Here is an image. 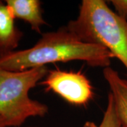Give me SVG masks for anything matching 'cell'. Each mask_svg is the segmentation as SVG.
Listing matches in <instances>:
<instances>
[{
	"label": "cell",
	"mask_w": 127,
	"mask_h": 127,
	"mask_svg": "<svg viewBox=\"0 0 127 127\" xmlns=\"http://www.w3.org/2000/svg\"><path fill=\"white\" fill-rule=\"evenodd\" d=\"M47 66L21 71H9L0 66V117L7 127H19L31 117H43L49 112L45 103L32 99L31 89L47 76Z\"/></svg>",
	"instance_id": "obj_3"
},
{
	"label": "cell",
	"mask_w": 127,
	"mask_h": 127,
	"mask_svg": "<svg viewBox=\"0 0 127 127\" xmlns=\"http://www.w3.org/2000/svg\"></svg>",
	"instance_id": "obj_12"
},
{
	"label": "cell",
	"mask_w": 127,
	"mask_h": 127,
	"mask_svg": "<svg viewBox=\"0 0 127 127\" xmlns=\"http://www.w3.org/2000/svg\"><path fill=\"white\" fill-rule=\"evenodd\" d=\"M47 92H53L69 104L86 106L94 97V88L83 73L65 71L59 68L50 70L39 83Z\"/></svg>",
	"instance_id": "obj_4"
},
{
	"label": "cell",
	"mask_w": 127,
	"mask_h": 127,
	"mask_svg": "<svg viewBox=\"0 0 127 127\" xmlns=\"http://www.w3.org/2000/svg\"><path fill=\"white\" fill-rule=\"evenodd\" d=\"M82 41L102 46L127 71V20L104 0H83L78 16L66 26Z\"/></svg>",
	"instance_id": "obj_2"
},
{
	"label": "cell",
	"mask_w": 127,
	"mask_h": 127,
	"mask_svg": "<svg viewBox=\"0 0 127 127\" xmlns=\"http://www.w3.org/2000/svg\"><path fill=\"white\" fill-rule=\"evenodd\" d=\"M15 18L6 5L0 6V58L16 51L23 32L15 25Z\"/></svg>",
	"instance_id": "obj_6"
},
{
	"label": "cell",
	"mask_w": 127,
	"mask_h": 127,
	"mask_svg": "<svg viewBox=\"0 0 127 127\" xmlns=\"http://www.w3.org/2000/svg\"><path fill=\"white\" fill-rule=\"evenodd\" d=\"M3 4H4V3H3L2 1H0V6H1V5H3Z\"/></svg>",
	"instance_id": "obj_11"
},
{
	"label": "cell",
	"mask_w": 127,
	"mask_h": 127,
	"mask_svg": "<svg viewBox=\"0 0 127 127\" xmlns=\"http://www.w3.org/2000/svg\"><path fill=\"white\" fill-rule=\"evenodd\" d=\"M102 74L110 88L119 119L123 127H127V80L110 66L103 68Z\"/></svg>",
	"instance_id": "obj_7"
},
{
	"label": "cell",
	"mask_w": 127,
	"mask_h": 127,
	"mask_svg": "<svg viewBox=\"0 0 127 127\" xmlns=\"http://www.w3.org/2000/svg\"><path fill=\"white\" fill-rule=\"evenodd\" d=\"M0 127H7L6 125L4 120L1 117H0Z\"/></svg>",
	"instance_id": "obj_10"
},
{
	"label": "cell",
	"mask_w": 127,
	"mask_h": 127,
	"mask_svg": "<svg viewBox=\"0 0 127 127\" xmlns=\"http://www.w3.org/2000/svg\"><path fill=\"white\" fill-rule=\"evenodd\" d=\"M110 2L115 12L122 18L127 20V0H112Z\"/></svg>",
	"instance_id": "obj_9"
},
{
	"label": "cell",
	"mask_w": 127,
	"mask_h": 127,
	"mask_svg": "<svg viewBox=\"0 0 127 127\" xmlns=\"http://www.w3.org/2000/svg\"><path fill=\"white\" fill-rule=\"evenodd\" d=\"M83 127H123L117 117L113 97L110 92L107 95V104L100 124L97 125L93 122L87 121Z\"/></svg>",
	"instance_id": "obj_8"
},
{
	"label": "cell",
	"mask_w": 127,
	"mask_h": 127,
	"mask_svg": "<svg viewBox=\"0 0 127 127\" xmlns=\"http://www.w3.org/2000/svg\"><path fill=\"white\" fill-rule=\"evenodd\" d=\"M112 53L102 46L80 40L66 26L42 34L36 44L30 48L16 50L0 58V66L21 71L51 63L82 61L92 67L110 66Z\"/></svg>",
	"instance_id": "obj_1"
},
{
	"label": "cell",
	"mask_w": 127,
	"mask_h": 127,
	"mask_svg": "<svg viewBox=\"0 0 127 127\" xmlns=\"http://www.w3.org/2000/svg\"><path fill=\"white\" fill-rule=\"evenodd\" d=\"M5 4L14 18L21 19L28 23L31 29L39 34L47 23L43 18L41 1L38 0H6Z\"/></svg>",
	"instance_id": "obj_5"
}]
</instances>
